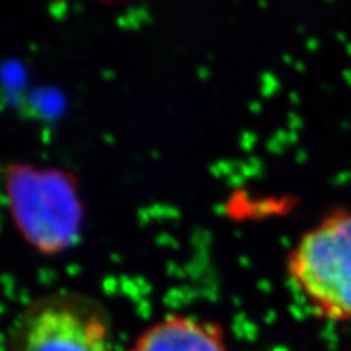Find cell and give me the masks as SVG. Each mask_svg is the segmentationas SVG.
<instances>
[{"instance_id": "cell-1", "label": "cell", "mask_w": 351, "mask_h": 351, "mask_svg": "<svg viewBox=\"0 0 351 351\" xmlns=\"http://www.w3.org/2000/svg\"><path fill=\"white\" fill-rule=\"evenodd\" d=\"M288 280L320 320H351V212L337 210L306 231L287 261Z\"/></svg>"}, {"instance_id": "cell-2", "label": "cell", "mask_w": 351, "mask_h": 351, "mask_svg": "<svg viewBox=\"0 0 351 351\" xmlns=\"http://www.w3.org/2000/svg\"><path fill=\"white\" fill-rule=\"evenodd\" d=\"M5 199L16 230L36 251L56 256L77 243L83 205L67 171L12 165L5 171Z\"/></svg>"}, {"instance_id": "cell-3", "label": "cell", "mask_w": 351, "mask_h": 351, "mask_svg": "<svg viewBox=\"0 0 351 351\" xmlns=\"http://www.w3.org/2000/svg\"><path fill=\"white\" fill-rule=\"evenodd\" d=\"M114 322L98 298L57 289L28 302L13 319L5 351H112Z\"/></svg>"}, {"instance_id": "cell-4", "label": "cell", "mask_w": 351, "mask_h": 351, "mask_svg": "<svg viewBox=\"0 0 351 351\" xmlns=\"http://www.w3.org/2000/svg\"><path fill=\"white\" fill-rule=\"evenodd\" d=\"M122 351H231L221 324L194 314H166Z\"/></svg>"}]
</instances>
